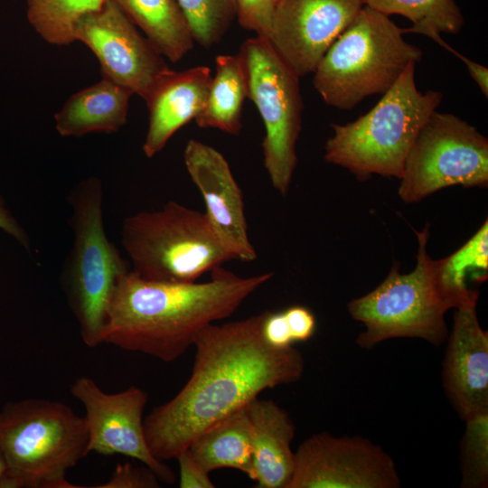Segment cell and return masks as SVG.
Returning <instances> with one entry per match:
<instances>
[{
  "instance_id": "obj_27",
  "label": "cell",
  "mask_w": 488,
  "mask_h": 488,
  "mask_svg": "<svg viewBox=\"0 0 488 488\" xmlns=\"http://www.w3.org/2000/svg\"><path fill=\"white\" fill-rule=\"evenodd\" d=\"M441 260L444 277L456 288H468L466 277L470 273L476 281H484L488 271L487 220L460 249Z\"/></svg>"
},
{
  "instance_id": "obj_10",
  "label": "cell",
  "mask_w": 488,
  "mask_h": 488,
  "mask_svg": "<svg viewBox=\"0 0 488 488\" xmlns=\"http://www.w3.org/2000/svg\"><path fill=\"white\" fill-rule=\"evenodd\" d=\"M455 185L488 186V139L459 117L436 110L408 153L398 193L415 203Z\"/></svg>"
},
{
  "instance_id": "obj_13",
  "label": "cell",
  "mask_w": 488,
  "mask_h": 488,
  "mask_svg": "<svg viewBox=\"0 0 488 488\" xmlns=\"http://www.w3.org/2000/svg\"><path fill=\"white\" fill-rule=\"evenodd\" d=\"M75 40L85 43L96 55L103 78L145 100L171 70L162 55L112 0L80 20Z\"/></svg>"
},
{
  "instance_id": "obj_5",
  "label": "cell",
  "mask_w": 488,
  "mask_h": 488,
  "mask_svg": "<svg viewBox=\"0 0 488 488\" xmlns=\"http://www.w3.org/2000/svg\"><path fill=\"white\" fill-rule=\"evenodd\" d=\"M403 29L367 5L328 48L313 85L329 106L349 110L372 95H382L423 52L403 37Z\"/></svg>"
},
{
  "instance_id": "obj_28",
  "label": "cell",
  "mask_w": 488,
  "mask_h": 488,
  "mask_svg": "<svg viewBox=\"0 0 488 488\" xmlns=\"http://www.w3.org/2000/svg\"><path fill=\"white\" fill-rule=\"evenodd\" d=\"M239 25L268 39L275 11L274 0H234Z\"/></svg>"
},
{
  "instance_id": "obj_11",
  "label": "cell",
  "mask_w": 488,
  "mask_h": 488,
  "mask_svg": "<svg viewBox=\"0 0 488 488\" xmlns=\"http://www.w3.org/2000/svg\"><path fill=\"white\" fill-rule=\"evenodd\" d=\"M392 457L361 436H334L320 432L295 452L288 488H399Z\"/></svg>"
},
{
  "instance_id": "obj_12",
  "label": "cell",
  "mask_w": 488,
  "mask_h": 488,
  "mask_svg": "<svg viewBox=\"0 0 488 488\" xmlns=\"http://www.w3.org/2000/svg\"><path fill=\"white\" fill-rule=\"evenodd\" d=\"M70 393L85 408L87 455L94 452L106 456H127L150 468L160 482H175L173 470L149 450L144 428L147 402L144 389L130 386L117 393H107L93 379L81 376L72 383Z\"/></svg>"
},
{
  "instance_id": "obj_32",
  "label": "cell",
  "mask_w": 488,
  "mask_h": 488,
  "mask_svg": "<svg viewBox=\"0 0 488 488\" xmlns=\"http://www.w3.org/2000/svg\"><path fill=\"white\" fill-rule=\"evenodd\" d=\"M294 343L306 342L316 330V319L313 312L304 305H292L283 310Z\"/></svg>"
},
{
  "instance_id": "obj_18",
  "label": "cell",
  "mask_w": 488,
  "mask_h": 488,
  "mask_svg": "<svg viewBox=\"0 0 488 488\" xmlns=\"http://www.w3.org/2000/svg\"><path fill=\"white\" fill-rule=\"evenodd\" d=\"M250 421L254 481L258 488H288L295 469L291 444L296 427L289 413L270 399L247 405Z\"/></svg>"
},
{
  "instance_id": "obj_6",
  "label": "cell",
  "mask_w": 488,
  "mask_h": 488,
  "mask_svg": "<svg viewBox=\"0 0 488 488\" xmlns=\"http://www.w3.org/2000/svg\"><path fill=\"white\" fill-rule=\"evenodd\" d=\"M84 417L67 404L30 398L0 409V451L11 488H79L66 473L87 455Z\"/></svg>"
},
{
  "instance_id": "obj_1",
  "label": "cell",
  "mask_w": 488,
  "mask_h": 488,
  "mask_svg": "<svg viewBox=\"0 0 488 488\" xmlns=\"http://www.w3.org/2000/svg\"><path fill=\"white\" fill-rule=\"evenodd\" d=\"M263 315L213 323L200 332L189 380L144 418L146 442L155 458L175 459L203 431L262 391L303 377L305 358L299 350L276 349L264 341Z\"/></svg>"
},
{
  "instance_id": "obj_30",
  "label": "cell",
  "mask_w": 488,
  "mask_h": 488,
  "mask_svg": "<svg viewBox=\"0 0 488 488\" xmlns=\"http://www.w3.org/2000/svg\"><path fill=\"white\" fill-rule=\"evenodd\" d=\"M179 464L180 488H214L208 473L194 457L189 448L175 458Z\"/></svg>"
},
{
  "instance_id": "obj_14",
  "label": "cell",
  "mask_w": 488,
  "mask_h": 488,
  "mask_svg": "<svg viewBox=\"0 0 488 488\" xmlns=\"http://www.w3.org/2000/svg\"><path fill=\"white\" fill-rule=\"evenodd\" d=\"M364 0H278L268 40L300 78L313 73Z\"/></svg>"
},
{
  "instance_id": "obj_15",
  "label": "cell",
  "mask_w": 488,
  "mask_h": 488,
  "mask_svg": "<svg viewBox=\"0 0 488 488\" xmlns=\"http://www.w3.org/2000/svg\"><path fill=\"white\" fill-rule=\"evenodd\" d=\"M183 160L203 197L204 214L215 237L233 259H256V250L249 239L242 192L223 155L209 145L191 139L185 146Z\"/></svg>"
},
{
  "instance_id": "obj_24",
  "label": "cell",
  "mask_w": 488,
  "mask_h": 488,
  "mask_svg": "<svg viewBox=\"0 0 488 488\" xmlns=\"http://www.w3.org/2000/svg\"><path fill=\"white\" fill-rule=\"evenodd\" d=\"M108 0H26L27 18L47 42L68 45L75 40L78 23L99 11Z\"/></svg>"
},
{
  "instance_id": "obj_2",
  "label": "cell",
  "mask_w": 488,
  "mask_h": 488,
  "mask_svg": "<svg viewBox=\"0 0 488 488\" xmlns=\"http://www.w3.org/2000/svg\"><path fill=\"white\" fill-rule=\"evenodd\" d=\"M204 283L145 279L130 270L108 301L101 342L165 362L180 358L207 325L230 316L273 273L241 277L220 267Z\"/></svg>"
},
{
  "instance_id": "obj_4",
  "label": "cell",
  "mask_w": 488,
  "mask_h": 488,
  "mask_svg": "<svg viewBox=\"0 0 488 488\" xmlns=\"http://www.w3.org/2000/svg\"><path fill=\"white\" fill-rule=\"evenodd\" d=\"M410 62L375 106L356 120L333 124L324 160L347 169L360 181L373 174L402 177L408 153L421 127L443 99L442 92H421Z\"/></svg>"
},
{
  "instance_id": "obj_9",
  "label": "cell",
  "mask_w": 488,
  "mask_h": 488,
  "mask_svg": "<svg viewBox=\"0 0 488 488\" xmlns=\"http://www.w3.org/2000/svg\"><path fill=\"white\" fill-rule=\"evenodd\" d=\"M239 53L247 70L248 98L265 127L264 166L273 188L286 196L297 165L296 142L302 128L299 77L265 37L247 39Z\"/></svg>"
},
{
  "instance_id": "obj_34",
  "label": "cell",
  "mask_w": 488,
  "mask_h": 488,
  "mask_svg": "<svg viewBox=\"0 0 488 488\" xmlns=\"http://www.w3.org/2000/svg\"><path fill=\"white\" fill-rule=\"evenodd\" d=\"M0 229L14 237L20 244L28 250L30 241L28 235L18 221L12 216L5 208L4 200L0 197Z\"/></svg>"
},
{
  "instance_id": "obj_25",
  "label": "cell",
  "mask_w": 488,
  "mask_h": 488,
  "mask_svg": "<svg viewBox=\"0 0 488 488\" xmlns=\"http://www.w3.org/2000/svg\"><path fill=\"white\" fill-rule=\"evenodd\" d=\"M193 41L204 48L219 42L236 18L234 0H176Z\"/></svg>"
},
{
  "instance_id": "obj_23",
  "label": "cell",
  "mask_w": 488,
  "mask_h": 488,
  "mask_svg": "<svg viewBox=\"0 0 488 488\" xmlns=\"http://www.w3.org/2000/svg\"><path fill=\"white\" fill-rule=\"evenodd\" d=\"M364 4L388 16H404L412 23L404 33L424 34L433 41L441 33L456 34L465 25L455 0H364Z\"/></svg>"
},
{
  "instance_id": "obj_19",
  "label": "cell",
  "mask_w": 488,
  "mask_h": 488,
  "mask_svg": "<svg viewBox=\"0 0 488 488\" xmlns=\"http://www.w3.org/2000/svg\"><path fill=\"white\" fill-rule=\"evenodd\" d=\"M132 94L102 78L68 99L54 116L56 129L62 136H81L96 131L116 132L127 122Z\"/></svg>"
},
{
  "instance_id": "obj_3",
  "label": "cell",
  "mask_w": 488,
  "mask_h": 488,
  "mask_svg": "<svg viewBox=\"0 0 488 488\" xmlns=\"http://www.w3.org/2000/svg\"><path fill=\"white\" fill-rule=\"evenodd\" d=\"M418 238L417 264L409 273L401 274L395 261L385 279L368 294L347 304L352 319L364 325L355 343L371 349L394 338H418L440 346L448 336L445 320L449 309L477 305L479 292L459 289L447 282L442 260L427 253L429 224Z\"/></svg>"
},
{
  "instance_id": "obj_26",
  "label": "cell",
  "mask_w": 488,
  "mask_h": 488,
  "mask_svg": "<svg viewBox=\"0 0 488 488\" xmlns=\"http://www.w3.org/2000/svg\"><path fill=\"white\" fill-rule=\"evenodd\" d=\"M465 422L461 439V486L484 488L488 485V412Z\"/></svg>"
},
{
  "instance_id": "obj_21",
  "label": "cell",
  "mask_w": 488,
  "mask_h": 488,
  "mask_svg": "<svg viewBox=\"0 0 488 488\" xmlns=\"http://www.w3.org/2000/svg\"><path fill=\"white\" fill-rule=\"evenodd\" d=\"M112 1L170 61H179L192 49L194 41L176 0Z\"/></svg>"
},
{
  "instance_id": "obj_8",
  "label": "cell",
  "mask_w": 488,
  "mask_h": 488,
  "mask_svg": "<svg viewBox=\"0 0 488 488\" xmlns=\"http://www.w3.org/2000/svg\"><path fill=\"white\" fill-rule=\"evenodd\" d=\"M122 246L133 271L154 281L195 282L233 259L212 232L205 214L176 202L141 211L122 224Z\"/></svg>"
},
{
  "instance_id": "obj_22",
  "label": "cell",
  "mask_w": 488,
  "mask_h": 488,
  "mask_svg": "<svg viewBox=\"0 0 488 488\" xmlns=\"http://www.w3.org/2000/svg\"><path fill=\"white\" fill-rule=\"evenodd\" d=\"M202 110L194 118L201 128H217L227 134H239L243 102L248 98V75L239 53L219 55L215 60Z\"/></svg>"
},
{
  "instance_id": "obj_36",
  "label": "cell",
  "mask_w": 488,
  "mask_h": 488,
  "mask_svg": "<svg viewBox=\"0 0 488 488\" xmlns=\"http://www.w3.org/2000/svg\"><path fill=\"white\" fill-rule=\"evenodd\" d=\"M275 1V4L278 1V0H274Z\"/></svg>"
},
{
  "instance_id": "obj_29",
  "label": "cell",
  "mask_w": 488,
  "mask_h": 488,
  "mask_svg": "<svg viewBox=\"0 0 488 488\" xmlns=\"http://www.w3.org/2000/svg\"><path fill=\"white\" fill-rule=\"evenodd\" d=\"M157 475L147 466L138 467L130 463L117 464L109 479L96 488H157Z\"/></svg>"
},
{
  "instance_id": "obj_33",
  "label": "cell",
  "mask_w": 488,
  "mask_h": 488,
  "mask_svg": "<svg viewBox=\"0 0 488 488\" xmlns=\"http://www.w3.org/2000/svg\"><path fill=\"white\" fill-rule=\"evenodd\" d=\"M436 42H437L441 47H444L447 51L454 53L457 58H459L465 65L467 68V70L472 77V79L475 81V83L478 85L479 89H481L483 95L487 98L488 97V69L468 58L464 56L463 54L459 53L457 51L453 49L450 45H448L446 42L442 40V38L439 36L436 39L434 40Z\"/></svg>"
},
{
  "instance_id": "obj_7",
  "label": "cell",
  "mask_w": 488,
  "mask_h": 488,
  "mask_svg": "<svg viewBox=\"0 0 488 488\" xmlns=\"http://www.w3.org/2000/svg\"><path fill=\"white\" fill-rule=\"evenodd\" d=\"M103 187L97 177L74 186L68 198L73 243L61 274V285L84 344H101L106 310L118 279L129 263L108 239L102 216Z\"/></svg>"
},
{
  "instance_id": "obj_35",
  "label": "cell",
  "mask_w": 488,
  "mask_h": 488,
  "mask_svg": "<svg viewBox=\"0 0 488 488\" xmlns=\"http://www.w3.org/2000/svg\"><path fill=\"white\" fill-rule=\"evenodd\" d=\"M0 488H11L8 477V468L3 454L0 451Z\"/></svg>"
},
{
  "instance_id": "obj_20",
  "label": "cell",
  "mask_w": 488,
  "mask_h": 488,
  "mask_svg": "<svg viewBox=\"0 0 488 488\" xmlns=\"http://www.w3.org/2000/svg\"><path fill=\"white\" fill-rule=\"evenodd\" d=\"M188 448L208 473L232 468L254 481L251 428L247 406L207 428Z\"/></svg>"
},
{
  "instance_id": "obj_17",
  "label": "cell",
  "mask_w": 488,
  "mask_h": 488,
  "mask_svg": "<svg viewBox=\"0 0 488 488\" xmlns=\"http://www.w3.org/2000/svg\"><path fill=\"white\" fill-rule=\"evenodd\" d=\"M211 78V68L196 66L170 70L157 82L145 99L149 122L143 151L147 157L159 153L177 130L202 110Z\"/></svg>"
},
{
  "instance_id": "obj_31",
  "label": "cell",
  "mask_w": 488,
  "mask_h": 488,
  "mask_svg": "<svg viewBox=\"0 0 488 488\" xmlns=\"http://www.w3.org/2000/svg\"><path fill=\"white\" fill-rule=\"evenodd\" d=\"M261 334L266 343L276 349H286L294 343L284 311L264 312Z\"/></svg>"
},
{
  "instance_id": "obj_16",
  "label": "cell",
  "mask_w": 488,
  "mask_h": 488,
  "mask_svg": "<svg viewBox=\"0 0 488 488\" xmlns=\"http://www.w3.org/2000/svg\"><path fill=\"white\" fill-rule=\"evenodd\" d=\"M442 363V384L460 418L488 412V333L476 305L455 308Z\"/></svg>"
}]
</instances>
